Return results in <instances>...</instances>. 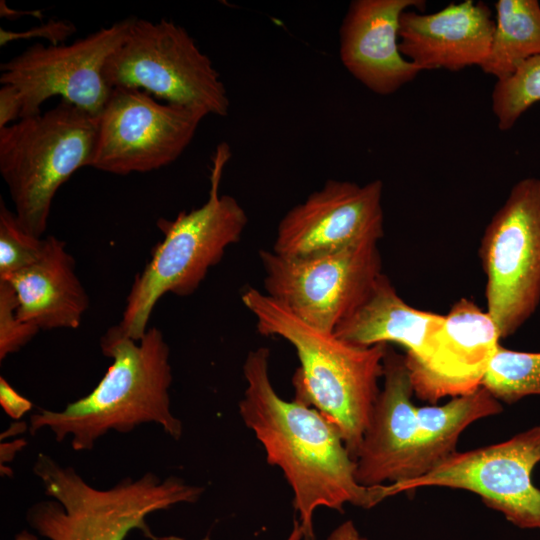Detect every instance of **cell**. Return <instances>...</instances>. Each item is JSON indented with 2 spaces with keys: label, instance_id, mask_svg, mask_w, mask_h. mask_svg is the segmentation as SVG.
Masks as SVG:
<instances>
[{
  "label": "cell",
  "instance_id": "30bf717a",
  "mask_svg": "<svg viewBox=\"0 0 540 540\" xmlns=\"http://www.w3.org/2000/svg\"><path fill=\"white\" fill-rule=\"evenodd\" d=\"M132 21L123 19L70 44L37 43L2 63L0 83L15 89L20 119L41 113V105L54 96L98 117L113 89L104 77L106 62Z\"/></svg>",
  "mask_w": 540,
  "mask_h": 540
},
{
  "label": "cell",
  "instance_id": "603a6c76",
  "mask_svg": "<svg viewBox=\"0 0 540 540\" xmlns=\"http://www.w3.org/2000/svg\"><path fill=\"white\" fill-rule=\"evenodd\" d=\"M537 102H540V55L526 62L510 78L496 82L492 92V110L499 129H511Z\"/></svg>",
  "mask_w": 540,
  "mask_h": 540
},
{
  "label": "cell",
  "instance_id": "44dd1931",
  "mask_svg": "<svg viewBox=\"0 0 540 540\" xmlns=\"http://www.w3.org/2000/svg\"><path fill=\"white\" fill-rule=\"evenodd\" d=\"M495 9L491 47L480 68L503 81L540 55V4L537 0H498Z\"/></svg>",
  "mask_w": 540,
  "mask_h": 540
},
{
  "label": "cell",
  "instance_id": "4dcf8cb0",
  "mask_svg": "<svg viewBox=\"0 0 540 540\" xmlns=\"http://www.w3.org/2000/svg\"><path fill=\"white\" fill-rule=\"evenodd\" d=\"M303 538H304L303 531L299 523V520L295 519L293 522L292 530L290 534L288 535V537L286 538V540H303Z\"/></svg>",
  "mask_w": 540,
  "mask_h": 540
},
{
  "label": "cell",
  "instance_id": "5b68a950",
  "mask_svg": "<svg viewBox=\"0 0 540 540\" xmlns=\"http://www.w3.org/2000/svg\"><path fill=\"white\" fill-rule=\"evenodd\" d=\"M230 157L229 145L220 143L212 158L206 202L190 211L179 212L173 220L157 221L163 239L135 277L118 324L128 337L140 340L148 330L151 313L159 299L167 293L193 294L209 269L221 261L227 248L240 240L248 223L247 213L234 197L219 192Z\"/></svg>",
  "mask_w": 540,
  "mask_h": 540
},
{
  "label": "cell",
  "instance_id": "ac0fdd59",
  "mask_svg": "<svg viewBox=\"0 0 540 540\" xmlns=\"http://www.w3.org/2000/svg\"><path fill=\"white\" fill-rule=\"evenodd\" d=\"M75 266L65 242L50 235L45 237L43 253L36 262L0 281L15 292L17 315L22 321L39 330L76 329L89 298Z\"/></svg>",
  "mask_w": 540,
  "mask_h": 540
},
{
  "label": "cell",
  "instance_id": "d6986e66",
  "mask_svg": "<svg viewBox=\"0 0 540 540\" xmlns=\"http://www.w3.org/2000/svg\"><path fill=\"white\" fill-rule=\"evenodd\" d=\"M445 315L418 310L406 303L383 274L367 299L334 331L354 345L396 343L407 359L422 358Z\"/></svg>",
  "mask_w": 540,
  "mask_h": 540
},
{
  "label": "cell",
  "instance_id": "277c9868",
  "mask_svg": "<svg viewBox=\"0 0 540 540\" xmlns=\"http://www.w3.org/2000/svg\"><path fill=\"white\" fill-rule=\"evenodd\" d=\"M33 472L52 500L33 504L27 522L49 540H124L133 530L151 540H179L153 534L147 517L178 504L195 503L204 492L203 487L180 477L161 479L153 472L98 489L74 468L45 453L37 455Z\"/></svg>",
  "mask_w": 540,
  "mask_h": 540
},
{
  "label": "cell",
  "instance_id": "484cf974",
  "mask_svg": "<svg viewBox=\"0 0 540 540\" xmlns=\"http://www.w3.org/2000/svg\"><path fill=\"white\" fill-rule=\"evenodd\" d=\"M75 32V25L68 20H50L39 26L20 32L6 30L1 27L0 46H5L12 41L32 38H43L52 45H59L63 44Z\"/></svg>",
  "mask_w": 540,
  "mask_h": 540
},
{
  "label": "cell",
  "instance_id": "ffe728a7",
  "mask_svg": "<svg viewBox=\"0 0 540 540\" xmlns=\"http://www.w3.org/2000/svg\"><path fill=\"white\" fill-rule=\"evenodd\" d=\"M502 411V403L483 386L452 397L443 405L417 407V436L409 478L405 481L426 474L454 454L459 437L468 426Z\"/></svg>",
  "mask_w": 540,
  "mask_h": 540
},
{
  "label": "cell",
  "instance_id": "d4e9b609",
  "mask_svg": "<svg viewBox=\"0 0 540 540\" xmlns=\"http://www.w3.org/2000/svg\"><path fill=\"white\" fill-rule=\"evenodd\" d=\"M39 329L17 315V299L12 287L0 281V361L19 351Z\"/></svg>",
  "mask_w": 540,
  "mask_h": 540
},
{
  "label": "cell",
  "instance_id": "83f0119b",
  "mask_svg": "<svg viewBox=\"0 0 540 540\" xmlns=\"http://www.w3.org/2000/svg\"><path fill=\"white\" fill-rule=\"evenodd\" d=\"M21 116V106L15 89L10 85L0 88V129L16 122Z\"/></svg>",
  "mask_w": 540,
  "mask_h": 540
},
{
  "label": "cell",
  "instance_id": "4fadbf2b",
  "mask_svg": "<svg viewBox=\"0 0 540 540\" xmlns=\"http://www.w3.org/2000/svg\"><path fill=\"white\" fill-rule=\"evenodd\" d=\"M383 182L330 179L281 218L272 251L301 257L379 242L384 235Z\"/></svg>",
  "mask_w": 540,
  "mask_h": 540
},
{
  "label": "cell",
  "instance_id": "8fae6325",
  "mask_svg": "<svg viewBox=\"0 0 540 540\" xmlns=\"http://www.w3.org/2000/svg\"><path fill=\"white\" fill-rule=\"evenodd\" d=\"M538 463L540 425L496 444L456 451L418 478L385 485V493L391 497L421 487L466 490L516 527L540 529V489L531 479Z\"/></svg>",
  "mask_w": 540,
  "mask_h": 540
},
{
  "label": "cell",
  "instance_id": "7c38bea8",
  "mask_svg": "<svg viewBox=\"0 0 540 540\" xmlns=\"http://www.w3.org/2000/svg\"><path fill=\"white\" fill-rule=\"evenodd\" d=\"M206 116L142 90L113 88L98 116L91 167L116 175L165 167L184 152Z\"/></svg>",
  "mask_w": 540,
  "mask_h": 540
},
{
  "label": "cell",
  "instance_id": "6da1fadb",
  "mask_svg": "<svg viewBox=\"0 0 540 540\" xmlns=\"http://www.w3.org/2000/svg\"><path fill=\"white\" fill-rule=\"evenodd\" d=\"M270 350L248 352L239 414L278 467L293 492L303 540H315L313 513L319 507L343 512L346 504L370 509L387 497L384 485L365 487L356 479V461L338 426L317 409L275 390L269 373Z\"/></svg>",
  "mask_w": 540,
  "mask_h": 540
},
{
  "label": "cell",
  "instance_id": "9c48e42d",
  "mask_svg": "<svg viewBox=\"0 0 540 540\" xmlns=\"http://www.w3.org/2000/svg\"><path fill=\"white\" fill-rule=\"evenodd\" d=\"M479 255L486 276V311L499 335H513L540 303V178L510 190L485 228Z\"/></svg>",
  "mask_w": 540,
  "mask_h": 540
},
{
  "label": "cell",
  "instance_id": "e0dca14e",
  "mask_svg": "<svg viewBox=\"0 0 540 540\" xmlns=\"http://www.w3.org/2000/svg\"><path fill=\"white\" fill-rule=\"evenodd\" d=\"M494 26L488 6L473 0L451 3L431 14L408 9L400 17L399 48L421 71L480 67Z\"/></svg>",
  "mask_w": 540,
  "mask_h": 540
},
{
  "label": "cell",
  "instance_id": "9a60e30c",
  "mask_svg": "<svg viewBox=\"0 0 540 540\" xmlns=\"http://www.w3.org/2000/svg\"><path fill=\"white\" fill-rule=\"evenodd\" d=\"M383 387L374 404L356 456V479L365 487L409 478L417 436V407L405 355L388 346Z\"/></svg>",
  "mask_w": 540,
  "mask_h": 540
},
{
  "label": "cell",
  "instance_id": "f546056e",
  "mask_svg": "<svg viewBox=\"0 0 540 540\" xmlns=\"http://www.w3.org/2000/svg\"><path fill=\"white\" fill-rule=\"evenodd\" d=\"M0 14L2 17H6L9 19H12V17L18 18L21 15L35 16L38 18L42 17L40 11H19L11 9L3 0L0 2Z\"/></svg>",
  "mask_w": 540,
  "mask_h": 540
},
{
  "label": "cell",
  "instance_id": "7402d4cb",
  "mask_svg": "<svg viewBox=\"0 0 540 540\" xmlns=\"http://www.w3.org/2000/svg\"><path fill=\"white\" fill-rule=\"evenodd\" d=\"M482 386L501 403L512 404L530 395H540V352L498 347Z\"/></svg>",
  "mask_w": 540,
  "mask_h": 540
},
{
  "label": "cell",
  "instance_id": "4316f807",
  "mask_svg": "<svg viewBox=\"0 0 540 540\" xmlns=\"http://www.w3.org/2000/svg\"><path fill=\"white\" fill-rule=\"evenodd\" d=\"M0 404L7 415L13 419L21 418L32 408V403L18 393L2 376L0 377Z\"/></svg>",
  "mask_w": 540,
  "mask_h": 540
},
{
  "label": "cell",
  "instance_id": "1f68e13d",
  "mask_svg": "<svg viewBox=\"0 0 540 540\" xmlns=\"http://www.w3.org/2000/svg\"><path fill=\"white\" fill-rule=\"evenodd\" d=\"M14 540H38V537L24 530L17 534Z\"/></svg>",
  "mask_w": 540,
  "mask_h": 540
},
{
  "label": "cell",
  "instance_id": "f1b7e54d",
  "mask_svg": "<svg viewBox=\"0 0 540 540\" xmlns=\"http://www.w3.org/2000/svg\"><path fill=\"white\" fill-rule=\"evenodd\" d=\"M327 540H369L360 535L353 521L348 520L335 528Z\"/></svg>",
  "mask_w": 540,
  "mask_h": 540
},
{
  "label": "cell",
  "instance_id": "7a4b0ae2",
  "mask_svg": "<svg viewBox=\"0 0 540 540\" xmlns=\"http://www.w3.org/2000/svg\"><path fill=\"white\" fill-rule=\"evenodd\" d=\"M100 347L112 364L97 386L60 411L38 408L30 416L29 432L47 428L58 442L71 436L75 451L93 449L111 430L128 433L145 423L158 424L167 435L180 439L183 426L171 412L173 376L163 333L150 327L136 341L116 325L102 336Z\"/></svg>",
  "mask_w": 540,
  "mask_h": 540
},
{
  "label": "cell",
  "instance_id": "52a82bcc",
  "mask_svg": "<svg viewBox=\"0 0 540 540\" xmlns=\"http://www.w3.org/2000/svg\"><path fill=\"white\" fill-rule=\"evenodd\" d=\"M104 77L111 88L147 92L166 103L227 116L230 100L212 60L173 21L133 17L121 45L108 58Z\"/></svg>",
  "mask_w": 540,
  "mask_h": 540
},
{
  "label": "cell",
  "instance_id": "8992f818",
  "mask_svg": "<svg viewBox=\"0 0 540 540\" xmlns=\"http://www.w3.org/2000/svg\"><path fill=\"white\" fill-rule=\"evenodd\" d=\"M97 130L98 117L62 100L0 129V174L25 231L42 237L58 189L91 166Z\"/></svg>",
  "mask_w": 540,
  "mask_h": 540
},
{
  "label": "cell",
  "instance_id": "ba28073f",
  "mask_svg": "<svg viewBox=\"0 0 540 540\" xmlns=\"http://www.w3.org/2000/svg\"><path fill=\"white\" fill-rule=\"evenodd\" d=\"M264 293L308 325L333 332L370 295L380 277L378 242L301 257L259 252Z\"/></svg>",
  "mask_w": 540,
  "mask_h": 540
},
{
  "label": "cell",
  "instance_id": "5bb4252c",
  "mask_svg": "<svg viewBox=\"0 0 540 540\" xmlns=\"http://www.w3.org/2000/svg\"><path fill=\"white\" fill-rule=\"evenodd\" d=\"M497 326L487 311L461 298L445 315L425 355L406 359L414 395L435 404L482 386L489 365L500 346Z\"/></svg>",
  "mask_w": 540,
  "mask_h": 540
},
{
  "label": "cell",
  "instance_id": "2e32d148",
  "mask_svg": "<svg viewBox=\"0 0 540 540\" xmlns=\"http://www.w3.org/2000/svg\"><path fill=\"white\" fill-rule=\"evenodd\" d=\"M422 0H354L339 32V55L346 70L378 95L395 93L421 70L399 48V24L408 9L421 10Z\"/></svg>",
  "mask_w": 540,
  "mask_h": 540
},
{
  "label": "cell",
  "instance_id": "cb8c5ba5",
  "mask_svg": "<svg viewBox=\"0 0 540 540\" xmlns=\"http://www.w3.org/2000/svg\"><path fill=\"white\" fill-rule=\"evenodd\" d=\"M45 238L25 231L17 217L0 201V280L36 262L43 253Z\"/></svg>",
  "mask_w": 540,
  "mask_h": 540
},
{
  "label": "cell",
  "instance_id": "3957f363",
  "mask_svg": "<svg viewBox=\"0 0 540 540\" xmlns=\"http://www.w3.org/2000/svg\"><path fill=\"white\" fill-rule=\"evenodd\" d=\"M241 301L261 335L290 343L300 365L294 399L317 409L341 431L355 460L380 392L388 344L359 346L314 328L264 292L247 287Z\"/></svg>",
  "mask_w": 540,
  "mask_h": 540
}]
</instances>
